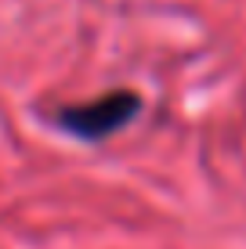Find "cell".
Returning a JSON list of instances; mask_svg holds the SVG:
<instances>
[{"label": "cell", "mask_w": 246, "mask_h": 249, "mask_svg": "<svg viewBox=\"0 0 246 249\" xmlns=\"http://www.w3.org/2000/svg\"><path fill=\"white\" fill-rule=\"evenodd\" d=\"M138 112H141V98L134 90H109L95 101L62 108L58 126L69 130L73 137H83V141H101V137H113L123 126H131V119Z\"/></svg>", "instance_id": "6da1fadb"}]
</instances>
